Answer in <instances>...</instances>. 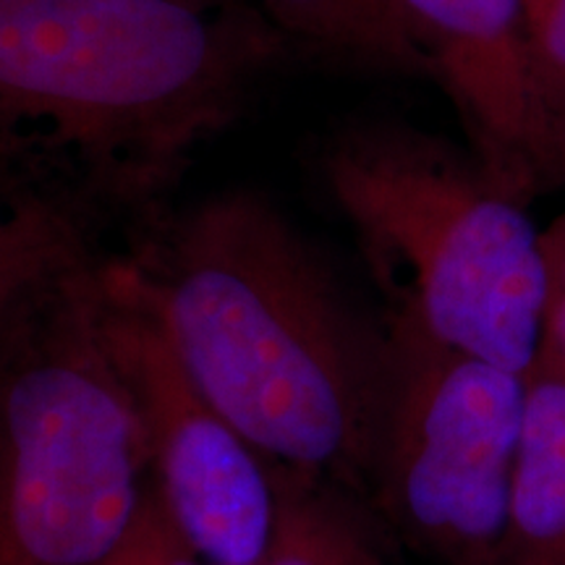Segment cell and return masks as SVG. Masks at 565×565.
Returning <instances> with one entry per match:
<instances>
[{
  "mask_svg": "<svg viewBox=\"0 0 565 565\" xmlns=\"http://www.w3.org/2000/svg\"><path fill=\"white\" fill-rule=\"evenodd\" d=\"M414 40L461 118L471 158L526 207L565 183V113L550 95L524 0H404Z\"/></svg>",
  "mask_w": 565,
  "mask_h": 565,
  "instance_id": "52a82bcc",
  "label": "cell"
},
{
  "mask_svg": "<svg viewBox=\"0 0 565 565\" xmlns=\"http://www.w3.org/2000/svg\"><path fill=\"white\" fill-rule=\"evenodd\" d=\"M100 265L87 223L0 192V353Z\"/></svg>",
  "mask_w": 565,
  "mask_h": 565,
  "instance_id": "9c48e42d",
  "label": "cell"
},
{
  "mask_svg": "<svg viewBox=\"0 0 565 565\" xmlns=\"http://www.w3.org/2000/svg\"><path fill=\"white\" fill-rule=\"evenodd\" d=\"M183 3L202 6V9H221V6H233V3H246V0H183Z\"/></svg>",
  "mask_w": 565,
  "mask_h": 565,
  "instance_id": "9a60e30c",
  "label": "cell"
},
{
  "mask_svg": "<svg viewBox=\"0 0 565 565\" xmlns=\"http://www.w3.org/2000/svg\"><path fill=\"white\" fill-rule=\"evenodd\" d=\"M103 265L0 353V565H92L145 492V437L103 335Z\"/></svg>",
  "mask_w": 565,
  "mask_h": 565,
  "instance_id": "277c9868",
  "label": "cell"
},
{
  "mask_svg": "<svg viewBox=\"0 0 565 565\" xmlns=\"http://www.w3.org/2000/svg\"><path fill=\"white\" fill-rule=\"evenodd\" d=\"M500 565H565V370L536 356Z\"/></svg>",
  "mask_w": 565,
  "mask_h": 565,
  "instance_id": "ba28073f",
  "label": "cell"
},
{
  "mask_svg": "<svg viewBox=\"0 0 565 565\" xmlns=\"http://www.w3.org/2000/svg\"><path fill=\"white\" fill-rule=\"evenodd\" d=\"M542 79L565 113V0H524Z\"/></svg>",
  "mask_w": 565,
  "mask_h": 565,
  "instance_id": "4fadbf2b",
  "label": "cell"
},
{
  "mask_svg": "<svg viewBox=\"0 0 565 565\" xmlns=\"http://www.w3.org/2000/svg\"><path fill=\"white\" fill-rule=\"evenodd\" d=\"M92 565H207L189 536L181 532L175 519L162 503L158 487L147 475L145 492L113 545Z\"/></svg>",
  "mask_w": 565,
  "mask_h": 565,
  "instance_id": "7c38bea8",
  "label": "cell"
},
{
  "mask_svg": "<svg viewBox=\"0 0 565 565\" xmlns=\"http://www.w3.org/2000/svg\"><path fill=\"white\" fill-rule=\"evenodd\" d=\"M391 383L370 492L440 565H500L526 377L435 341L391 312Z\"/></svg>",
  "mask_w": 565,
  "mask_h": 565,
  "instance_id": "5b68a950",
  "label": "cell"
},
{
  "mask_svg": "<svg viewBox=\"0 0 565 565\" xmlns=\"http://www.w3.org/2000/svg\"><path fill=\"white\" fill-rule=\"evenodd\" d=\"M550 291L545 309V333H542V356L553 359L565 370V223L545 233Z\"/></svg>",
  "mask_w": 565,
  "mask_h": 565,
  "instance_id": "5bb4252c",
  "label": "cell"
},
{
  "mask_svg": "<svg viewBox=\"0 0 565 565\" xmlns=\"http://www.w3.org/2000/svg\"><path fill=\"white\" fill-rule=\"evenodd\" d=\"M100 322L175 524L207 565H263L275 524L270 463L175 356L134 263L103 265Z\"/></svg>",
  "mask_w": 565,
  "mask_h": 565,
  "instance_id": "8992f818",
  "label": "cell"
},
{
  "mask_svg": "<svg viewBox=\"0 0 565 565\" xmlns=\"http://www.w3.org/2000/svg\"><path fill=\"white\" fill-rule=\"evenodd\" d=\"M324 189L406 315L450 349L526 374L542 349L545 233L471 152L406 124H351L320 158Z\"/></svg>",
  "mask_w": 565,
  "mask_h": 565,
  "instance_id": "3957f363",
  "label": "cell"
},
{
  "mask_svg": "<svg viewBox=\"0 0 565 565\" xmlns=\"http://www.w3.org/2000/svg\"><path fill=\"white\" fill-rule=\"evenodd\" d=\"M286 51L249 3L0 0V192L152 215Z\"/></svg>",
  "mask_w": 565,
  "mask_h": 565,
  "instance_id": "6da1fadb",
  "label": "cell"
},
{
  "mask_svg": "<svg viewBox=\"0 0 565 565\" xmlns=\"http://www.w3.org/2000/svg\"><path fill=\"white\" fill-rule=\"evenodd\" d=\"M286 47L353 66L429 76L404 0H246Z\"/></svg>",
  "mask_w": 565,
  "mask_h": 565,
  "instance_id": "30bf717a",
  "label": "cell"
},
{
  "mask_svg": "<svg viewBox=\"0 0 565 565\" xmlns=\"http://www.w3.org/2000/svg\"><path fill=\"white\" fill-rule=\"evenodd\" d=\"M270 475L275 524L263 565H387L345 487L273 463Z\"/></svg>",
  "mask_w": 565,
  "mask_h": 565,
  "instance_id": "8fae6325",
  "label": "cell"
},
{
  "mask_svg": "<svg viewBox=\"0 0 565 565\" xmlns=\"http://www.w3.org/2000/svg\"><path fill=\"white\" fill-rule=\"evenodd\" d=\"M134 267L175 356L267 463L370 490L391 338L278 204L212 194Z\"/></svg>",
  "mask_w": 565,
  "mask_h": 565,
  "instance_id": "7a4b0ae2",
  "label": "cell"
}]
</instances>
